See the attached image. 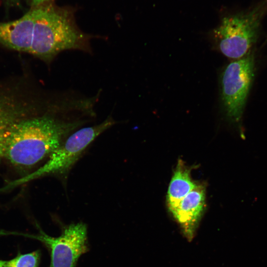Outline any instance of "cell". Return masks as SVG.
I'll list each match as a JSON object with an SVG mask.
<instances>
[{
	"mask_svg": "<svg viewBox=\"0 0 267 267\" xmlns=\"http://www.w3.org/2000/svg\"><path fill=\"white\" fill-rule=\"evenodd\" d=\"M205 199V187L196 184L195 188L171 212L188 239L193 237L204 209Z\"/></svg>",
	"mask_w": 267,
	"mask_h": 267,
	"instance_id": "obj_7",
	"label": "cell"
},
{
	"mask_svg": "<svg viewBox=\"0 0 267 267\" xmlns=\"http://www.w3.org/2000/svg\"><path fill=\"white\" fill-rule=\"evenodd\" d=\"M39 233L0 231V235H20L43 243L50 251L49 267H75L80 256L87 251V227L83 222L72 223L63 228L61 235L51 237L38 226Z\"/></svg>",
	"mask_w": 267,
	"mask_h": 267,
	"instance_id": "obj_6",
	"label": "cell"
},
{
	"mask_svg": "<svg viewBox=\"0 0 267 267\" xmlns=\"http://www.w3.org/2000/svg\"><path fill=\"white\" fill-rule=\"evenodd\" d=\"M50 0H30L31 2H32V4L34 6H36L42 4H43L44 3L47 2Z\"/></svg>",
	"mask_w": 267,
	"mask_h": 267,
	"instance_id": "obj_11",
	"label": "cell"
},
{
	"mask_svg": "<svg viewBox=\"0 0 267 267\" xmlns=\"http://www.w3.org/2000/svg\"><path fill=\"white\" fill-rule=\"evenodd\" d=\"M86 122L48 115L21 119L8 130L3 155L16 166H33L49 156Z\"/></svg>",
	"mask_w": 267,
	"mask_h": 267,
	"instance_id": "obj_1",
	"label": "cell"
},
{
	"mask_svg": "<svg viewBox=\"0 0 267 267\" xmlns=\"http://www.w3.org/2000/svg\"><path fill=\"white\" fill-rule=\"evenodd\" d=\"M9 2L11 3H16L17 0H7Z\"/></svg>",
	"mask_w": 267,
	"mask_h": 267,
	"instance_id": "obj_12",
	"label": "cell"
},
{
	"mask_svg": "<svg viewBox=\"0 0 267 267\" xmlns=\"http://www.w3.org/2000/svg\"><path fill=\"white\" fill-rule=\"evenodd\" d=\"M267 11V0H264L249 11L224 17L214 31L221 52L235 59L247 54L256 41L261 20Z\"/></svg>",
	"mask_w": 267,
	"mask_h": 267,
	"instance_id": "obj_4",
	"label": "cell"
},
{
	"mask_svg": "<svg viewBox=\"0 0 267 267\" xmlns=\"http://www.w3.org/2000/svg\"><path fill=\"white\" fill-rule=\"evenodd\" d=\"M196 185L191 179L189 170L179 162L171 179L167 193V203L171 212Z\"/></svg>",
	"mask_w": 267,
	"mask_h": 267,
	"instance_id": "obj_8",
	"label": "cell"
},
{
	"mask_svg": "<svg viewBox=\"0 0 267 267\" xmlns=\"http://www.w3.org/2000/svg\"><path fill=\"white\" fill-rule=\"evenodd\" d=\"M8 95L0 94V156L3 155L4 142L10 126L22 119L28 108Z\"/></svg>",
	"mask_w": 267,
	"mask_h": 267,
	"instance_id": "obj_9",
	"label": "cell"
},
{
	"mask_svg": "<svg viewBox=\"0 0 267 267\" xmlns=\"http://www.w3.org/2000/svg\"><path fill=\"white\" fill-rule=\"evenodd\" d=\"M41 38L40 58L49 62L65 50L90 52V37L77 27L71 14L47 2L38 5Z\"/></svg>",
	"mask_w": 267,
	"mask_h": 267,
	"instance_id": "obj_2",
	"label": "cell"
},
{
	"mask_svg": "<svg viewBox=\"0 0 267 267\" xmlns=\"http://www.w3.org/2000/svg\"><path fill=\"white\" fill-rule=\"evenodd\" d=\"M41 257L39 250L22 254L18 253L14 258L8 260H0V267H39Z\"/></svg>",
	"mask_w": 267,
	"mask_h": 267,
	"instance_id": "obj_10",
	"label": "cell"
},
{
	"mask_svg": "<svg viewBox=\"0 0 267 267\" xmlns=\"http://www.w3.org/2000/svg\"><path fill=\"white\" fill-rule=\"evenodd\" d=\"M255 75L253 53L229 63L221 77V98L226 116L238 122L242 116Z\"/></svg>",
	"mask_w": 267,
	"mask_h": 267,
	"instance_id": "obj_5",
	"label": "cell"
},
{
	"mask_svg": "<svg viewBox=\"0 0 267 267\" xmlns=\"http://www.w3.org/2000/svg\"><path fill=\"white\" fill-rule=\"evenodd\" d=\"M116 123L108 116L101 123L78 129L49 156L47 162L34 172L6 185L8 188L47 175H55L66 182L68 176L88 146L102 133Z\"/></svg>",
	"mask_w": 267,
	"mask_h": 267,
	"instance_id": "obj_3",
	"label": "cell"
}]
</instances>
